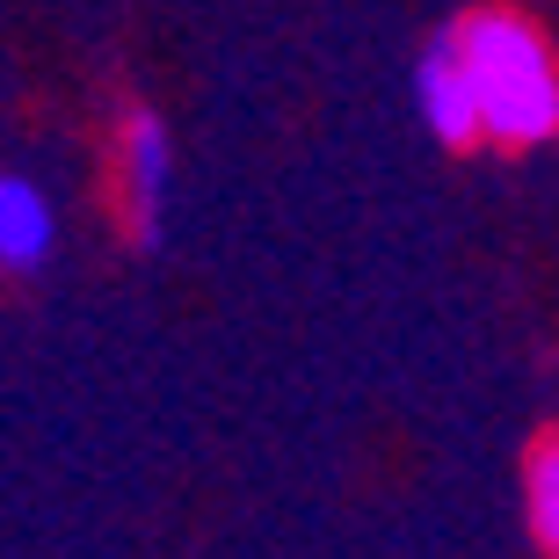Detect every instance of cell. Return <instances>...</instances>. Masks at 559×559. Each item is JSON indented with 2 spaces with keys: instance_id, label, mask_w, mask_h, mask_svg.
Here are the masks:
<instances>
[{
  "instance_id": "1",
  "label": "cell",
  "mask_w": 559,
  "mask_h": 559,
  "mask_svg": "<svg viewBox=\"0 0 559 559\" xmlns=\"http://www.w3.org/2000/svg\"><path fill=\"white\" fill-rule=\"evenodd\" d=\"M451 44H457V59H465V73H473L487 139H509V145L552 139L559 131V66L531 22L473 15L451 29Z\"/></svg>"
},
{
  "instance_id": "2",
  "label": "cell",
  "mask_w": 559,
  "mask_h": 559,
  "mask_svg": "<svg viewBox=\"0 0 559 559\" xmlns=\"http://www.w3.org/2000/svg\"><path fill=\"white\" fill-rule=\"evenodd\" d=\"M415 103H421V117H429V131L443 145H465V139H479V95H473V73H465V59H457V44L443 37V44H429V59L415 66Z\"/></svg>"
},
{
  "instance_id": "3",
  "label": "cell",
  "mask_w": 559,
  "mask_h": 559,
  "mask_svg": "<svg viewBox=\"0 0 559 559\" xmlns=\"http://www.w3.org/2000/svg\"><path fill=\"white\" fill-rule=\"evenodd\" d=\"M124 204H131L139 240L153 248L160 240V211H167V131L153 117H131V131H124Z\"/></svg>"
},
{
  "instance_id": "4",
  "label": "cell",
  "mask_w": 559,
  "mask_h": 559,
  "mask_svg": "<svg viewBox=\"0 0 559 559\" xmlns=\"http://www.w3.org/2000/svg\"><path fill=\"white\" fill-rule=\"evenodd\" d=\"M44 254H51V204H44L37 182L8 175L0 182V262L8 270H37Z\"/></svg>"
},
{
  "instance_id": "5",
  "label": "cell",
  "mask_w": 559,
  "mask_h": 559,
  "mask_svg": "<svg viewBox=\"0 0 559 559\" xmlns=\"http://www.w3.org/2000/svg\"><path fill=\"white\" fill-rule=\"evenodd\" d=\"M523 495H531V531H538V545L559 559V436L531 451V465H523Z\"/></svg>"
}]
</instances>
